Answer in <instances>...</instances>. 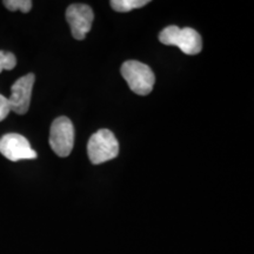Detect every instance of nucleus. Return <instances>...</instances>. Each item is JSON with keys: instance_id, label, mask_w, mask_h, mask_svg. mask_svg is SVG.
<instances>
[{"instance_id": "f257e3e1", "label": "nucleus", "mask_w": 254, "mask_h": 254, "mask_svg": "<svg viewBox=\"0 0 254 254\" xmlns=\"http://www.w3.org/2000/svg\"><path fill=\"white\" fill-rule=\"evenodd\" d=\"M159 40L164 45L179 47L182 52L189 56L198 55L202 49L201 37L190 27L168 26L159 33Z\"/></svg>"}, {"instance_id": "f03ea898", "label": "nucleus", "mask_w": 254, "mask_h": 254, "mask_svg": "<svg viewBox=\"0 0 254 254\" xmlns=\"http://www.w3.org/2000/svg\"><path fill=\"white\" fill-rule=\"evenodd\" d=\"M88 159L93 165L112 160L119 154V142L110 129L103 128L91 136L87 144Z\"/></svg>"}, {"instance_id": "7ed1b4c3", "label": "nucleus", "mask_w": 254, "mask_h": 254, "mask_svg": "<svg viewBox=\"0 0 254 254\" xmlns=\"http://www.w3.org/2000/svg\"><path fill=\"white\" fill-rule=\"evenodd\" d=\"M122 75L134 93L147 95L153 90L155 77L151 67L136 60H128L122 65Z\"/></svg>"}, {"instance_id": "20e7f679", "label": "nucleus", "mask_w": 254, "mask_h": 254, "mask_svg": "<svg viewBox=\"0 0 254 254\" xmlns=\"http://www.w3.org/2000/svg\"><path fill=\"white\" fill-rule=\"evenodd\" d=\"M74 145V127L67 117H59L51 125L50 146L58 157L71 154Z\"/></svg>"}, {"instance_id": "39448f33", "label": "nucleus", "mask_w": 254, "mask_h": 254, "mask_svg": "<svg viewBox=\"0 0 254 254\" xmlns=\"http://www.w3.org/2000/svg\"><path fill=\"white\" fill-rule=\"evenodd\" d=\"M0 153L11 161L37 158V152L27 139L17 133H8L0 138Z\"/></svg>"}, {"instance_id": "423d86ee", "label": "nucleus", "mask_w": 254, "mask_h": 254, "mask_svg": "<svg viewBox=\"0 0 254 254\" xmlns=\"http://www.w3.org/2000/svg\"><path fill=\"white\" fill-rule=\"evenodd\" d=\"M66 19L73 38L82 40L92 28L94 19L93 9L85 4H73L66 11Z\"/></svg>"}, {"instance_id": "0eeeda50", "label": "nucleus", "mask_w": 254, "mask_h": 254, "mask_svg": "<svg viewBox=\"0 0 254 254\" xmlns=\"http://www.w3.org/2000/svg\"><path fill=\"white\" fill-rule=\"evenodd\" d=\"M34 77L33 73H28L19 78L11 87V97L8 98L11 111L17 114H25L30 109L32 90H33Z\"/></svg>"}, {"instance_id": "6e6552de", "label": "nucleus", "mask_w": 254, "mask_h": 254, "mask_svg": "<svg viewBox=\"0 0 254 254\" xmlns=\"http://www.w3.org/2000/svg\"><path fill=\"white\" fill-rule=\"evenodd\" d=\"M148 0H112L111 6L114 11L120 12V13H126V12L133 11L135 8L144 7L148 4Z\"/></svg>"}, {"instance_id": "1a4fd4ad", "label": "nucleus", "mask_w": 254, "mask_h": 254, "mask_svg": "<svg viewBox=\"0 0 254 254\" xmlns=\"http://www.w3.org/2000/svg\"><path fill=\"white\" fill-rule=\"evenodd\" d=\"M4 5L9 11H21L23 13H27L33 4L31 0H5Z\"/></svg>"}, {"instance_id": "9d476101", "label": "nucleus", "mask_w": 254, "mask_h": 254, "mask_svg": "<svg viewBox=\"0 0 254 254\" xmlns=\"http://www.w3.org/2000/svg\"><path fill=\"white\" fill-rule=\"evenodd\" d=\"M17 65V58L13 53L0 51V73L4 69H13Z\"/></svg>"}, {"instance_id": "9b49d317", "label": "nucleus", "mask_w": 254, "mask_h": 254, "mask_svg": "<svg viewBox=\"0 0 254 254\" xmlns=\"http://www.w3.org/2000/svg\"><path fill=\"white\" fill-rule=\"evenodd\" d=\"M9 112H11V106H9L8 98L0 94V122H2Z\"/></svg>"}]
</instances>
